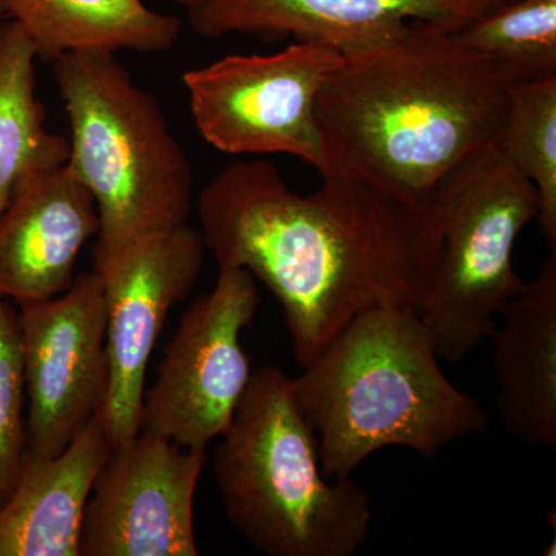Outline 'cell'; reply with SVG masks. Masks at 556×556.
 I'll return each mask as SVG.
<instances>
[{
	"label": "cell",
	"mask_w": 556,
	"mask_h": 556,
	"mask_svg": "<svg viewBox=\"0 0 556 556\" xmlns=\"http://www.w3.org/2000/svg\"><path fill=\"white\" fill-rule=\"evenodd\" d=\"M188 223L93 257L104 289L109 388L100 419L113 447L141 430L146 372L169 311L188 298L206 255Z\"/></svg>",
	"instance_id": "9"
},
{
	"label": "cell",
	"mask_w": 556,
	"mask_h": 556,
	"mask_svg": "<svg viewBox=\"0 0 556 556\" xmlns=\"http://www.w3.org/2000/svg\"><path fill=\"white\" fill-rule=\"evenodd\" d=\"M51 64L70 123L67 166L97 203L93 257L186 225L192 164L159 100L116 53L73 51Z\"/></svg>",
	"instance_id": "5"
},
{
	"label": "cell",
	"mask_w": 556,
	"mask_h": 556,
	"mask_svg": "<svg viewBox=\"0 0 556 556\" xmlns=\"http://www.w3.org/2000/svg\"><path fill=\"white\" fill-rule=\"evenodd\" d=\"M2 20H3V17H2V13H0V21H2Z\"/></svg>",
	"instance_id": "22"
},
{
	"label": "cell",
	"mask_w": 556,
	"mask_h": 556,
	"mask_svg": "<svg viewBox=\"0 0 556 556\" xmlns=\"http://www.w3.org/2000/svg\"><path fill=\"white\" fill-rule=\"evenodd\" d=\"M25 455H60L104 407L109 388L104 289L84 273L60 298L20 305Z\"/></svg>",
	"instance_id": "10"
},
{
	"label": "cell",
	"mask_w": 556,
	"mask_h": 556,
	"mask_svg": "<svg viewBox=\"0 0 556 556\" xmlns=\"http://www.w3.org/2000/svg\"><path fill=\"white\" fill-rule=\"evenodd\" d=\"M215 287L181 321L142 401L141 430L182 448L203 450L228 430L252 378L241 332L257 314V280L243 268L218 266Z\"/></svg>",
	"instance_id": "8"
},
{
	"label": "cell",
	"mask_w": 556,
	"mask_h": 556,
	"mask_svg": "<svg viewBox=\"0 0 556 556\" xmlns=\"http://www.w3.org/2000/svg\"><path fill=\"white\" fill-rule=\"evenodd\" d=\"M455 36L514 84L556 76V0H510Z\"/></svg>",
	"instance_id": "19"
},
{
	"label": "cell",
	"mask_w": 556,
	"mask_h": 556,
	"mask_svg": "<svg viewBox=\"0 0 556 556\" xmlns=\"http://www.w3.org/2000/svg\"><path fill=\"white\" fill-rule=\"evenodd\" d=\"M342 51L292 40L273 54H229L182 76L190 113L204 141L228 155L295 156L318 174L328 153L317 98Z\"/></svg>",
	"instance_id": "7"
},
{
	"label": "cell",
	"mask_w": 556,
	"mask_h": 556,
	"mask_svg": "<svg viewBox=\"0 0 556 556\" xmlns=\"http://www.w3.org/2000/svg\"><path fill=\"white\" fill-rule=\"evenodd\" d=\"M36 60L20 25L0 21V215L22 182L68 160V139L47 129L36 97Z\"/></svg>",
	"instance_id": "17"
},
{
	"label": "cell",
	"mask_w": 556,
	"mask_h": 556,
	"mask_svg": "<svg viewBox=\"0 0 556 556\" xmlns=\"http://www.w3.org/2000/svg\"><path fill=\"white\" fill-rule=\"evenodd\" d=\"M0 13L20 25L47 62L73 51L166 53L181 35L177 16L144 0H0Z\"/></svg>",
	"instance_id": "16"
},
{
	"label": "cell",
	"mask_w": 556,
	"mask_h": 556,
	"mask_svg": "<svg viewBox=\"0 0 556 556\" xmlns=\"http://www.w3.org/2000/svg\"><path fill=\"white\" fill-rule=\"evenodd\" d=\"M500 316L492 334L496 407L504 430L556 450V255L544 260Z\"/></svg>",
	"instance_id": "14"
},
{
	"label": "cell",
	"mask_w": 556,
	"mask_h": 556,
	"mask_svg": "<svg viewBox=\"0 0 556 556\" xmlns=\"http://www.w3.org/2000/svg\"><path fill=\"white\" fill-rule=\"evenodd\" d=\"M215 452L226 517L268 556H354L368 540L371 504L351 478L329 482L318 441L302 416L291 378L252 372Z\"/></svg>",
	"instance_id": "4"
},
{
	"label": "cell",
	"mask_w": 556,
	"mask_h": 556,
	"mask_svg": "<svg viewBox=\"0 0 556 556\" xmlns=\"http://www.w3.org/2000/svg\"><path fill=\"white\" fill-rule=\"evenodd\" d=\"M510 0H204L188 9L199 36L316 40L342 50L402 22L459 31Z\"/></svg>",
	"instance_id": "12"
},
{
	"label": "cell",
	"mask_w": 556,
	"mask_h": 556,
	"mask_svg": "<svg viewBox=\"0 0 556 556\" xmlns=\"http://www.w3.org/2000/svg\"><path fill=\"white\" fill-rule=\"evenodd\" d=\"M177 2L185 5L186 9H190V7L199 5V3L204 2V0H177Z\"/></svg>",
	"instance_id": "21"
},
{
	"label": "cell",
	"mask_w": 556,
	"mask_h": 556,
	"mask_svg": "<svg viewBox=\"0 0 556 556\" xmlns=\"http://www.w3.org/2000/svg\"><path fill=\"white\" fill-rule=\"evenodd\" d=\"M206 452L139 431L94 479L79 556H197L193 500Z\"/></svg>",
	"instance_id": "11"
},
{
	"label": "cell",
	"mask_w": 556,
	"mask_h": 556,
	"mask_svg": "<svg viewBox=\"0 0 556 556\" xmlns=\"http://www.w3.org/2000/svg\"><path fill=\"white\" fill-rule=\"evenodd\" d=\"M340 51L317 98L329 166L428 204L447 172L497 141L514 83L455 33L402 22Z\"/></svg>",
	"instance_id": "2"
},
{
	"label": "cell",
	"mask_w": 556,
	"mask_h": 556,
	"mask_svg": "<svg viewBox=\"0 0 556 556\" xmlns=\"http://www.w3.org/2000/svg\"><path fill=\"white\" fill-rule=\"evenodd\" d=\"M112 448L94 417L60 455H25L20 481L0 507V556H79L87 503Z\"/></svg>",
	"instance_id": "15"
},
{
	"label": "cell",
	"mask_w": 556,
	"mask_h": 556,
	"mask_svg": "<svg viewBox=\"0 0 556 556\" xmlns=\"http://www.w3.org/2000/svg\"><path fill=\"white\" fill-rule=\"evenodd\" d=\"M291 386L327 478H351L387 447L434 457L457 439L489 431L484 409L450 382L430 328L412 308L358 314Z\"/></svg>",
	"instance_id": "3"
},
{
	"label": "cell",
	"mask_w": 556,
	"mask_h": 556,
	"mask_svg": "<svg viewBox=\"0 0 556 556\" xmlns=\"http://www.w3.org/2000/svg\"><path fill=\"white\" fill-rule=\"evenodd\" d=\"M439 232L433 285L422 316L439 358H466L497 327L525 281L515 273L521 230L538 214L536 190L497 141L456 164L430 199Z\"/></svg>",
	"instance_id": "6"
},
{
	"label": "cell",
	"mask_w": 556,
	"mask_h": 556,
	"mask_svg": "<svg viewBox=\"0 0 556 556\" xmlns=\"http://www.w3.org/2000/svg\"><path fill=\"white\" fill-rule=\"evenodd\" d=\"M98 229L93 195L67 163L22 182L0 215V295L17 305L60 298Z\"/></svg>",
	"instance_id": "13"
},
{
	"label": "cell",
	"mask_w": 556,
	"mask_h": 556,
	"mask_svg": "<svg viewBox=\"0 0 556 556\" xmlns=\"http://www.w3.org/2000/svg\"><path fill=\"white\" fill-rule=\"evenodd\" d=\"M320 178L300 195L274 164L239 161L197 200L207 251L273 292L302 368L365 311L422 313L439 252L430 203L334 164Z\"/></svg>",
	"instance_id": "1"
},
{
	"label": "cell",
	"mask_w": 556,
	"mask_h": 556,
	"mask_svg": "<svg viewBox=\"0 0 556 556\" xmlns=\"http://www.w3.org/2000/svg\"><path fill=\"white\" fill-rule=\"evenodd\" d=\"M497 144L535 188V219L556 254V76L511 84Z\"/></svg>",
	"instance_id": "18"
},
{
	"label": "cell",
	"mask_w": 556,
	"mask_h": 556,
	"mask_svg": "<svg viewBox=\"0 0 556 556\" xmlns=\"http://www.w3.org/2000/svg\"><path fill=\"white\" fill-rule=\"evenodd\" d=\"M20 314L0 295V507L20 481L27 448Z\"/></svg>",
	"instance_id": "20"
}]
</instances>
